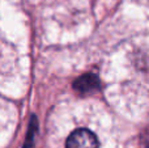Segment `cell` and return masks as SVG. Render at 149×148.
I'll list each match as a JSON object with an SVG mask.
<instances>
[{"instance_id": "6da1fadb", "label": "cell", "mask_w": 149, "mask_h": 148, "mask_svg": "<svg viewBox=\"0 0 149 148\" xmlns=\"http://www.w3.org/2000/svg\"><path fill=\"white\" fill-rule=\"evenodd\" d=\"M65 148H100V142L90 130L77 128L68 136Z\"/></svg>"}, {"instance_id": "7a4b0ae2", "label": "cell", "mask_w": 149, "mask_h": 148, "mask_svg": "<svg viewBox=\"0 0 149 148\" xmlns=\"http://www.w3.org/2000/svg\"><path fill=\"white\" fill-rule=\"evenodd\" d=\"M72 87L73 89H76L81 94H90L100 89L101 83L97 75H94V73H85V75L80 76V77H77L73 81Z\"/></svg>"}, {"instance_id": "3957f363", "label": "cell", "mask_w": 149, "mask_h": 148, "mask_svg": "<svg viewBox=\"0 0 149 148\" xmlns=\"http://www.w3.org/2000/svg\"><path fill=\"white\" fill-rule=\"evenodd\" d=\"M143 143H144L145 148H149V126L147 127V130H145L144 135H143Z\"/></svg>"}]
</instances>
